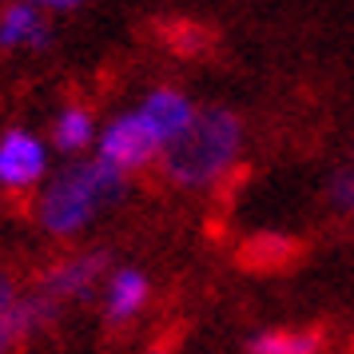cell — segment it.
<instances>
[{
	"mask_svg": "<svg viewBox=\"0 0 354 354\" xmlns=\"http://www.w3.org/2000/svg\"><path fill=\"white\" fill-rule=\"evenodd\" d=\"M251 354H310L319 351L315 335H295V330H267V335L251 338Z\"/></svg>",
	"mask_w": 354,
	"mask_h": 354,
	"instance_id": "11",
	"label": "cell"
},
{
	"mask_svg": "<svg viewBox=\"0 0 354 354\" xmlns=\"http://www.w3.org/2000/svg\"><path fill=\"white\" fill-rule=\"evenodd\" d=\"M96 147H100L96 151L100 160H108L112 167H120L124 176L128 171H140V167H147L151 160L163 156V140L147 128V120L140 112H128V115H120V120H112L96 136Z\"/></svg>",
	"mask_w": 354,
	"mask_h": 354,
	"instance_id": "3",
	"label": "cell"
},
{
	"mask_svg": "<svg viewBox=\"0 0 354 354\" xmlns=\"http://www.w3.org/2000/svg\"><path fill=\"white\" fill-rule=\"evenodd\" d=\"M36 8H44V12H64V8H76L80 0H32Z\"/></svg>",
	"mask_w": 354,
	"mask_h": 354,
	"instance_id": "13",
	"label": "cell"
},
{
	"mask_svg": "<svg viewBox=\"0 0 354 354\" xmlns=\"http://www.w3.org/2000/svg\"><path fill=\"white\" fill-rule=\"evenodd\" d=\"M239 147L243 124L223 108H207V112H195L192 124L163 147V167L183 187H207L235 163Z\"/></svg>",
	"mask_w": 354,
	"mask_h": 354,
	"instance_id": "2",
	"label": "cell"
},
{
	"mask_svg": "<svg viewBox=\"0 0 354 354\" xmlns=\"http://www.w3.org/2000/svg\"><path fill=\"white\" fill-rule=\"evenodd\" d=\"M48 176V147L40 136L12 128L0 136V187L4 192H32Z\"/></svg>",
	"mask_w": 354,
	"mask_h": 354,
	"instance_id": "4",
	"label": "cell"
},
{
	"mask_svg": "<svg viewBox=\"0 0 354 354\" xmlns=\"http://www.w3.org/2000/svg\"><path fill=\"white\" fill-rule=\"evenodd\" d=\"M100 271H104V259L100 255L68 259L64 267H56V271L48 274V290L56 295V299H76V295H84V290L96 283Z\"/></svg>",
	"mask_w": 354,
	"mask_h": 354,
	"instance_id": "8",
	"label": "cell"
},
{
	"mask_svg": "<svg viewBox=\"0 0 354 354\" xmlns=\"http://www.w3.org/2000/svg\"><path fill=\"white\" fill-rule=\"evenodd\" d=\"M48 44V24H44V8H36L32 0H17L0 12V48H44Z\"/></svg>",
	"mask_w": 354,
	"mask_h": 354,
	"instance_id": "6",
	"label": "cell"
},
{
	"mask_svg": "<svg viewBox=\"0 0 354 354\" xmlns=\"http://www.w3.org/2000/svg\"><path fill=\"white\" fill-rule=\"evenodd\" d=\"M96 140V124H92V115L84 112V108H64V112L56 115V124H52V144L60 147V151H84V147Z\"/></svg>",
	"mask_w": 354,
	"mask_h": 354,
	"instance_id": "10",
	"label": "cell"
},
{
	"mask_svg": "<svg viewBox=\"0 0 354 354\" xmlns=\"http://www.w3.org/2000/svg\"><path fill=\"white\" fill-rule=\"evenodd\" d=\"M335 203L342 211H354V163L335 179Z\"/></svg>",
	"mask_w": 354,
	"mask_h": 354,
	"instance_id": "12",
	"label": "cell"
},
{
	"mask_svg": "<svg viewBox=\"0 0 354 354\" xmlns=\"http://www.w3.org/2000/svg\"><path fill=\"white\" fill-rule=\"evenodd\" d=\"M120 195H124V171L120 167H112L100 156L88 163H72L60 176H52V183L40 195V223L60 239L80 235Z\"/></svg>",
	"mask_w": 354,
	"mask_h": 354,
	"instance_id": "1",
	"label": "cell"
},
{
	"mask_svg": "<svg viewBox=\"0 0 354 354\" xmlns=\"http://www.w3.org/2000/svg\"><path fill=\"white\" fill-rule=\"evenodd\" d=\"M147 279L140 271H131V267H124V271H115L112 279H108V290H104V306H108V319L112 322H128L136 319L140 310H144L147 303Z\"/></svg>",
	"mask_w": 354,
	"mask_h": 354,
	"instance_id": "7",
	"label": "cell"
},
{
	"mask_svg": "<svg viewBox=\"0 0 354 354\" xmlns=\"http://www.w3.org/2000/svg\"><path fill=\"white\" fill-rule=\"evenodd\" d=\"M28 315H40V306L36 303H20L17 290L8 287V279L0 274V351L12 346L20 335H28V326H32Z\"/></svg>",
	"mask_w": 354,
	"mask_h": 354,
	"instance_id": "9",
	"label": "cell"
},
{
	"mask_svg": "<svg viewBox=\"0 0 354 354\" xmlns=\"http://www.w3.org/2000/svg\"><path fill=\"white\" fill-rule=\"evenodd\" d=\"M136 112L147 120V128L156 131L163 140V147L176 140L179 131L192 124V115H195V104L183 92H176V88H160V92H151V96L136 108Z\"/></svg>",
	"mask_w": 354,
	"mask_h": 354,
	"instance_id": "5",
	"label": "cell"
}]
</instances>
